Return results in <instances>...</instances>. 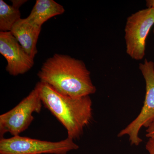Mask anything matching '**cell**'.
Masks as SVG:
<instances>
[{"instance_id": "8", "label": "cell", "mask_w": 154, "mask_h": 154, "mask_svg": "<svg viewBox=\"0 0 154 154\" xmlns=\"http://www.w3.org/2000/svg\"><path fill=\"white\" fill-rule=\"evenodd\" d=\"M41 27L25 19H20L15 23L10 32L28 55L34 58L37 53V44Z\"/></svg>"}, {"instance_id": "3", "label": "cell", "mask_w": 154, "mask_h": 154, "mask_svg": "<svg viewBox=\"0 0 154 154\" xmlns=\"http://www.w3.org/2000/svg\"><path fill=\"white\" fill-rule=\"evenodd\" d=\"M139 68L146 83V95L140 113L118 134V137L128 136L131 145L138 146L143 140L139 137L141 128L149 126L154 121V63L145 60L140 63Z\"/></svg>"}, {"instance_id": "10", "label": "cell", "mask_w": 154, "mask_h": 154, "mask_svg": "<svg viewBox=\"0 0 154 154\" xmlns=\"http://www.w3.org/2000/svg\"><path fill=\"white\" fill-rule=\"evenodd\" d=\"M12 5L0 1V30L10 32L14 24L21 19L19 8L26 1H12Z\"/></svg>"}, {"instance_id": "5", "label": "cell", "mask_w": 154, "mask_h": 154, "mask_svg": "<svg viewBox=\"0 0 154 154\" xmlns=\"http://www.w3.org/2000/svg\"><path fill=\"white\" fill-rule=\"evenodd\" d=\"M42 104L36 86L16 107L0 116L1 139L6 133L17 136L28 129L34 119L33 113H40Z\"/></svg>"}, {"instance_id": "6", "label": "cell", "mask_w": 154, "mask_h": 154, "mask_svg": "<svg viewBox=\"0 0 154 154\" xmlns=\"http://www.w3.org/2000/svg\"><path fill=\"white\" fill-rule=\"evenodd\" d=\"M154 25V11L147 8L129 16L125 28L127 54L133 59L141 60L145 55L146 40Z\"/></svg>"}, {"instance_id": "9", "label": "cell", "mask_w": 154, "mask_h": 154, "mask_svg": "<svg viewBox=\"0 0 154 154\" xmlns=\"http://www.w3.org/2000/svg\"><path fill=\"white\" fill-rule=\"evenodd\" d=\"M64 12L63 7L54 0H37L26 19L31 23L41 27L48 19Z\"/></svg>"}, {"instance_id": "13", "label": "cell", "mask_w": 154, "mask_h": 154, "mask_svg": "<svg viewBox=\"0 0 154 154\" xmlns=\"http://www.w3.org/2000/svg\"><path fill=\"white\" fill-rule=\"evenodd\" d=\"M146 5L147 8H151L154 11V0H147L146 1Z\"/></svg>"}, {"instance_id": "7", "label": "cell", "mask_w": 154, "mask_h": 154, "mask_svg": "<svg viewBox=\"0 0 154 154\" xmlns=\"http://www.w3.org/2000/svg\"><path fill=\"white\" fill-rule=\"evenodd\" d=\"M0 53L7 60L6 69L11 75L24 74L34 65V58L25 52L11 32H0Z\"/></svg>"}, {"instance_id": "14", "label": "cell", "mask_w": 154, "mask_h": 154, "mask_svg": "<svg viewBox=\"0 0 154 154\" xmlns=\"http://www.w3.org/2000/svg\"><path fill=\"white\" fill-rule=\"evenodd\" d=\"M153 33H154V30H153Z\"/></svg>"}, {"instance_id": "11", "label": "cell", "mask_w": 154, "mask_h": 154, "mask_svg": "<svg viewBox=\"0 0 154 154\" xmlns=\"http://www.w3.org/2000/svg\"><path fill=\"white\" fill-rule=\"evenodd\" d=\"M146 149L149 154H154V139L149 138L146 144Z\"/></svg>"}, {"instance_id": "12", "label": "cell", "mask_w": 154, "mask_h": 154, "mask_svg": "<svg viewBox=\"0 0 154 154\" xmlns=\"http://www.w3.org/2000/svg\"><path fill=\"white\" fill-rule=\"evenodd\" d=\"M146 132V137H147L154 139V121L147 128Z\"/></svg>"}, {"instance_id": "4", "label": "cell", "mask_w": 154, "mask_h": 154, "mask_svg": "<svg viewBox=\"0 0 154 154\" xmlns=\"http://www.w3.org/2000/svg\"><path fill=\"white\" fill-rule=\"evenodd\" d=\"M79 148L74 140L68 137L50 142L19 135L0 140V154H66Z\"/></svg>"}, {"instance_id": "1", "label": "cell", "mask_w": 154, "mask_h": 154, "mask_svg": "<svg viewBox=\"0 0 154 154\" xmlns=\"http://www.w3.org/2000/svg\"><path fill=\"white\" fill-rule=\"evenodd\" d=\"M37 75L40 82L72 98L90 96L96 91L84 62L69 56L55 54L45 61Z\"/></svg>"}, {"instance_id": "2", "label": "cell", "mask_w": 154, "mask_h": 154, "mask_svg": "<svg viewBox=\"0 0 154 154\" xmlns=\"http://www.w3.org/2000/svg\"><path fill=\"white\" fill-rule=\"evenodd\" d=\"M36 86L42 104L65 128L67 137L73 140L79 138L93 117L90 96L80 98L64 96L41 82Z\"/></svg>"}]
</instances>
